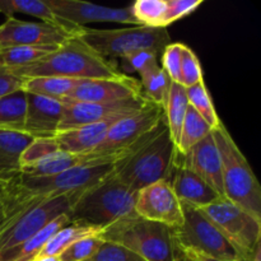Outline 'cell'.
I'll return each instance as SVG.
<instances>
[{"instance_id": "obj_11", "label": "cell", "mask_w": 261, "mask_h": 261, "mask_svg": "<svg viewBox=\"0 0 261 261\" xmlns=\"http://www.w3.org/2000/svg\"><path fill=\"white\" fill-rule=\"evenodd\" d=\"M83 28L61 27L10 17L0 25V50L15 46H60L71 38L81 37Z\"/></svg>"}, {"instance_id": "obj_4", "label": "cell", "mask_w": 261, "mask_h": 261, "mask_svg": "<svg viewBox=\"0 0 261 261\" xmlns=\"http://www.w3.org/2000/svg\"><path fill=\"white\" fill-rule=\"evenodd\" d=\"M137 193L125 186L114 171L79 194L68 213L69 222L105 229L134 213Z\"/></svg>"}, {"instance_id": "obj_39", "label": "cell", "mask_w": 261, "mask_h": 261, "mask_svg": "<svg viewBox=\"0 0 261 261\" xmlns=\"http://www.w3.org/2000/svg\"><path fill=\"white\" fill-rule=\"evenodd\" d=\"M121 60L122 66L126 71H129V73H132V71L142 73L143 70L158 63V54L149 50L137 51V53L125 56Z\"/></svg>"}, {"instance_id": "obj_22", "label": "cell", "mask_w": 261, "mask_h": 261, "mask_svg": "<svg viewBox=\"0 0 261 261\" xmlns=\"http://www.w3.org/2000/svg\"><path fill=\"white\" fill-rule=\"evenodd\" d=\"M33 139L23 130L0 129V180L9 182L20 175V157Z\"/></svg>"}, {"instance_id": "obj_35", "label": "cell", "mask_w": 261, "mask_h": 261, "mask_svg": "<svg viewBox=\"0 0 261 261\" xmlns=\"http://www.w3.org/2000/svg\"><path fill=\"white\" fill-rule=\"evenodd\" d=\"M203 69L200 61L189 46H184L181 60V86L185 88L193 87L203 82Z\"/></svg>"}, {"instance_id": "obj_45", "label": "cell", "mask_w": 261, "mask_h": 261, "mask_svg": "<svg viewBox=\"0 0 261 261\" xmlns=\"http://www.w3.org/2000/svg\"><path fill=\"white\" fill-rule=\"evenodd\" d=\"M2 68H5L4 66V64H3V60H2V56H0V69Z\"/></svg>"}, {"instance_id": "obj_15", "label": "cell", "mask_w": 261, "mask_h": 261, "mask_svg": "<svg viewBox=\"0 0 261 261\" xmlns=\"http://www.w3.org/2000/svg\"><path fill=\"white\" fill-rule=\"evenodd\" d=\"M149 99L144 96L137 98L125 99V101L110 102V103H82V102H66L63 103L60 124L58 133L78 129L81 126L94 124L109 117L117 115L135 114L145 106Z\"/></svg>"}, {"instance_id": "obj_21", "label": "cell", "mask_w": 261, "mask_h": 261, "mask_svg": "<svg viewBox=\"0 0 261 261\" xmlns=\"http://www.w3.org/2000/svg\"><path fill=\"white\" fill-rule=\"evenodd\" d=\"M122 117L126 116L117 115V116L109 117L94 124L81 126L78 129L58 133L54 138H55L59 150L68 153L91 152L97 145L101 144L115 122H117Z\"/></svg>"}, {"instance_id": "obj_13", "label": "cell", "mask_w": 261, "mask_h": 261, "mask_svg": "<svg viewBox=\"0 0 261 261\" xmlns=\"http://www.w3.org/2000/svg\"><path fill=\"white\" fill-rule=\"evenodd\" d=\"M134 213L140 218L176 229L182 224V204L168 181H158L138 191Z\"/></svg>"}, {"instance_id": "obj_3", "label": "cell", "mask_w": 261, "mask_h": 261, "mask_svg": "<svg viewBox=\"0 0 261 261\" xmlns=\"http://www.w3.org/2000/svg\"><path fill=\"white\" fill-rule=\"evenodd\" d=\"M9 70L20 78L61 76L79 81L119 78L124 74L114 61L97 54L81 37L66 41L37 63Z\"/></svg>"}, {"instance_id": "obj_26", "label": "cell", "mask_w": 261, "mask_h": 261, "mask_svg": "<svg viewBox=\"0 0 261 261\" xmlns=\"http://www.w3.org/2000/svg\"><path fill=\"white\" fill-rule=\"evenodd\" d=\"M188 107L189 101L185 87L177 83L171 84L170 93H168L167 102L163 107V112H165V121L167 124L168 132H170L175 145H177L178 139H180L181 129H182Z\"/></svg>"}, {"instance_id": "obj_44", "label": "cell", "mask_w": 261, "mask_h": 261, "mask_svg": "<svg viewBox=\"0 0 261 261\" xmlns=\"http://www.w3.org/2000/svg\"><path fill=\"white\" fill-rule=\"evenodd\" d=\"M30 261H59L58 256H38V257H33Z\"/></svg>"}, {"instance_id": "obj_29", "label": "cell", "mask_w": 261, "mask_h": 261, "mask_svg": "<svg viewBox=\"0 0 261 261\" xmlns=\"http://www.w3.org/2000/svg\"><path fill=\"white\" fill-rule=\"evenodd\" d=\"M59 46H15L0 50L3 64L8 69L22 68L37 63Z\"/></svg>"}, {"instance_id": "obj_12", "label": "cell", "mask_w": 261, "mask_h": 261, "mask_svg": "<svg viewBox=\"0 0 261 261\" xmlns=\"http://www.w3.org/2000/svg\"><path fill=\"white\" fill-rule=\"evenodd\" d=\"M163 117L165 112L162 107L148 101L142 110L115 122L101 144L88 153L103 157L120 154L155 126Z\"/></svg>"}, {"instance_id": "obj_32", "label": "cell", "mask_w": 261, "mask_h": 261, "mask_svg": "<svg viewBox=\"0 0 261 261\" xmlns=\"http://www.w3.org/2000/svg\"><path fill=\"white\" fill-rule=\"evenodd\" d=\"M130 9L139 25L165 28L166 0H137Z\"/></svg>"}, {"instance_id": "obj_36", "label": "cell", "mask_w": 261, "mask_h": 261, "mask_svg": "<svg viewBox=\"0 0 261 261\" xmlns=\"http://www.w3.org/2000/svg\"><path fill=\"white\" fill-rule=\"evenodd\" d=\"M184 43H170L162 51V66L172 83H181V60H182Z\"/></svg>"}, {"instance_id": "obj_31", "label": "cell", "mask_w": 261, "mask_h": 261, "mask_svg": "<svg viewBox=\"0 0 261 261\" xmlns=\"http://www.w3.org/2000/svg\"><path fill=\"white\" fill-rule=\"evenodd\" d=\"M186 96H188L189 105L208 122L212 130L217 129L222 124L204 81L186 88Z\"/></svg>"}, {"instance_id": "obj_18", "label": "cell", "mask_w": 261, "mask_h": 261, "mask_svg": "<svg viewBox=\"0 0 261 261\" xmlns=\"http://www.w3.org/2000/svg\"><path fill=\"white\" fill-rule=\"evenodd\" d=\"M180 157L189 170L205 181L221 198H224L221 155L213 133L194 145L185 155L180 154Z\"/></svg>"}, {"instance_id": "obj_1", "label": "cell", "mask_w": 261, "mask_h": 261, "mask_svg": "<svg viewBox=\"0 0 261 261\" xmlns=\"http://www.w3.org/2000/svg\"><path fill=\"white\" fill-rule=\"evenodd\" d=\"M177 154L163 117L120 154L114 162V173L125 186L138 194L152 184L168 181Z\"/></svg>"}, {"instance_id": "obj_25", "label": "cell", "mask_w": 261, "mask_h": 261, "mask_svg": "<svg viewBox=\"0 0 261 261\" xmlns=\"http://www.w3.org/2000/svg\"><path fill=\"white\" fill-rule=\"evenodd\" d=\"M102 232H103V229L98 228V227L69 223L68 226L61 228L58 233L54 234L35 257L59 256L66 247H69L71 244L78 241V240L84 239V237L101 236Z\"/></svg>"}, {"instance_id": "obj_40", "label": "cell", "mask_w": 261, "mask_h": 261, "mask_svg": "<svg viewBox=\"0 0 261 261\" xmlns=\"http://www.w3.org/2000/svg\"><path fill=\"white\" fill-rule=\"evenodd\" d=\"M22 84L23 78L18 76L8 68L0 69V98L22 91Z\"/></svg>"}, {"instance_id": "obj_30", "label": "cell", "mask_w": 261, "mask_h": 261, "mask_svg": "<svg viewBox=\"0 0 261 261\" xmlns=\"http://www.w3.org/2000/svg\"><path fill=\"white\" fill-rule=\"evenodd\" d=\"M25 115V93H15L0 98V129L23 130Z\"/></svg>"}, {"instance_id": "obj_34", "label": "cell", "mask_w": 261, "mask_h": 261, "mask_svg": "<svg viewBox=\"0 0 261 261\" xmlns=\"http://www.w3.org/2000/svg\"><path fill=\"white\" fill-rule=\"evenodd\" d=\"M101 236L84 237L66 247L60 255L59 261H86L93 256L103 244Z\"/></svg>"}, {"instance_id": "obj_43", "label": "cell", "mask_w": 261, "mask_h": 261, "mask_svg": "<svg viewBox=\"0 0 261 261\" xmlns=\"http://www.w3.org/2000/svg\"><path fill=\"white\" fill-rule=\"evenodd\" d=\"M249 261H261V242L260 244H257V246L255 247L254 254H252L251 259Z\"/></svg>"}, {"instance_id": "obj_14", "label": "cell", "mask_w": 261, "mask_h": 261, "mask_svg": "<svg viewBox=\"0 0 261 261\" xmlns=\"http://www.w3.org/2000/svg\"><path fill=\"white\" fill-rule=\"evenodd\" d=\"M56 17L66 24L86 27L88 23H121L139 25L130 7L111 8L81 0H46Z\"/></svg>"}, {"instance_id": "obj_2", "label": "cell", "mask_w": 261, "mask_h": 261, "mask_svg": "<svg viewBox=\"0 0 261 261\" xmlns=\"http://www.w3.org/2000/svg\"><path fill=\"white\" fill-rule=\"evenodd\" d=\"M114 171V163L86 166L46 177L18 175L8 185L5 219L48 199L78 193L99 182ZM3 221V222H4Z\"/></svg>"}, {"instance_id": "obj_6", "label": "cell", "mask_w": 261, "mask_h": 261, "mask_svg": "<svg viewBox=\"0 0 261 261\" xmlns=\"http://www.w3.org/2000/svg\"><path fill=\"white\" fill-rule=\"evenodd\" d=\"M212 133L221 155L224 198L261 221V186L251 166L223 122Z\"/></svg>"}, {"instance_id": "obj_20", "label": "cell", "mask_w": 261, "mask_h": 261, "mask_svg": "<svg viewBox=\"0 0 261 261\" xmlns=\"http://www.w3.org/2000/svg\"><path fill=\"white\" fill-rule=\"evenodd\" d=\"M120 154L103 157V155H96L92 153H68L59 150L36 165L23 167L20 173L24 176H31V177H46V176L66 172L73 168L114 163L120 157Z\"/></svg>"}, {"instance_id": "obj_19", "label": "cell", "mask_w": 261, "mask_h": 261, "mask_svg": "<svg viewBox=\"0 0 261 261\" xmlns=\"http://www.w3.org/2000/svg\"><path fill=\"white\" fill-rule=\"evenodd\" d=\"M168 184L181 204L196 209L204 208L221 198L205 181L186 167L180 154L176 158Z\"/></svg>"}, {"instance_id": "obj_10", "label": "cell", "mask_w": 261, "mask_h": 261, "mask_svg": "<svg viewBox=\"0 0 261 261\" xmlns=\"http://www.w3.org/2000/svg\"><path fill=\"white\" fill-rule=\"evenodd\" d=\"M184 222L173 229L180 251H193L224 261H240L236 250L196 208L182 204Z\"/></svg>"}, {"instance_id": "obj_41", "label": "cell", "mask_w": 261, "mask_h": 261, "mask_svg": "<svg viewBox=\"0 0 261 261\" xmlns=\"http://www.w3.org/2000/svg\"><path fill=\"white\" fill-rule=\"evenodd\" d=\"M8 201V185L7 182L0 180V224L5 218V209Z\"/></svg>"}, {"instance_id": "obj_24", "label": "cell", "mask_w": 261, "mask_h": 261, "mask_svg": "<svg viewBox=\"0 0 261 261\" xmlns=\"http://www.w3.org/2000/svg\"><path fill=\"white\" fill-rule=\"evenodd\" d=\"M0 13H3L7 18L19 13V14L38 18L43 23H48V24L76 27V25L66 24L65 22L59 19L46 0H0Z\"/></svg>"}, {"instance_id": "obj_27", "label": "cell", "mask_w": 261, "mask_h": 261, "mask_svg": "<svg viewBox=\"0 0 261 261\" xmlns=\"http://www.w3.org/2000/svg\"><path fill=\"white\" fill-rule=\"evenodd\" d=\"M139 76L143 96L163 109L167 102L171 84H172L165 70L157 63L139 73Z\"/></svg>"}, {"instance_id": "obj_23", "label": "cell", "mask_w": 261, "mask_h": 261, "mask_svg": "<svg viewBox=\"0 0 261 261\" xmlns=\"http://www.w3.org/2000/svg\"><path fill=\"white\" fill-rule=\"evenodd\" d=\"M79 79L61 78V76H33L23 78L22 91L25 93L37 94L51 99L65 98L79 84Z\"/></svg>"}, {"instance_id": "obj_28", "label": "cell", "mask_w": 261, "mask_h": 261, "mask_svg": "<svg viewBox=\"0 0 261 261\" xmlns=\"http://www.w3.org/2000/svg\"><path fill=\"white\" fill-rule=\"evenodd\" d=\"M212 132L213 130L209 126L208 122L189 105L182 129H181L180 139L176 145L177 153L181 155H185L194 145L201 142L205 137H208Z\"/></svg>"}, {"instance_id": "obj_33", "label": "cell", "mask_w": 261, "mask_h": 261, "mask_svg": "<svg viewBox=\"0 0 261 261\" xmlns=\"http://www.w3.org/2000/svg\"><path fill=\"white\" fill-rule=\"evenodd\" d=\"M56 152H59V147L56 144L55 138H35L23 152L20 157V165H22V168L30 167Z\"/></svg>"}, {"instance_id": "obj_17", "label": "cell", "mask_w": 261, "mask_h": 261, "mask_svg": "<svg viewBox=\"0 0 261 261\" xmlns=\"http://www.w3.org/2000/svg\"><path fill=\"white\" fill-rule=\"evenodd\" d=\"M61 114L63 103L58 99L25 93L23 132L33 138H54L58 134Z\"/></svg>"}, {"instance_id": "obj_7", "label": "cell", "mask_w": 261, "mask_h": 261, "mask_svg": "<svg viewBox=\"0 0 261 261\" xmlns=\"http://www.w3.org/2000/svg\"><path fill=\"white\" fill-rule=\"evenodd\" d=\"M81 38L105 59H122L143 50L160 51L171 43L167 28H152L147 25H129L117 30L83 28Z\"/></svg>"}, {"instance_id": "obj_9", "label": "cell", "mask_w": 261, "mask_h": 261, "mask_svg": "<svg viewBox=\"0 0 261 261\" xmlns=\"http://www.w3.org/2000/svg\"><path fill=\"white\" fill-rule=\"evenodd\" d=\"M82 191L48 199L5 219L0 224V254L19 246L55 218L68 214Z\"/></svg>"}, {"instance_id": "obj_5", "label": "cell", "mask_w": 261, "mask_h": 261, "mask_svg": "<svg viewBox=\"0 0 261 261\" xmlns=\"http://www.w3.org/2000/svg\"><path fill=\"white\" fill-rule=\"evenodd\" d=\"M101 239L125 247L144 261H178L182 257L172 228L137 214L124 217L106 227Z\"/></svg>"}, {"instance_id": "obj_16", "label": "cell", "mask_w": 261, "mask_h": 261, "mask_svg": "<svg viewBox=\"0 0 261 261\" xmlns=\"http://www.w3.org/2000/svg\"><path fill=\"white\" fill-rule=\"evenodd\" d=\"M142 86L139 79L122 74L119 78L87 79L68 94L61 103L82 102V103H110L125 99L142 97Z\"/></svg>"}, {"instance_id": "obj_37", "label": "cell", "mask_w": 261, "mask_h": 261, "mask_svg": "<svg viewBox=\"0 0 261 261\" xmlns=\"http://www.w3.org/2000/svg\"><path fill=\"white\" fill-rule=\"evenodd\" d=\"M201 4L203 0H166V15L163 23L165 28L190 15Z\"/></svg>"}, {"instance_id": "obj_42", "label": "cell", "mask_w": 261, "mask_h": 261, "mask_svg": "<svg viewBox=\"0 0 261 261\" xmlns=\"http://www.w3.org/2000/svg\"><path fill=\"white\" fill-rule=\"evenodd\" d=\"M182 256L185 257L186 261H224V260H218V259H213V257L209 256H204V255L198 254V252H193V251H181Z\"/></svg>"}, {"instance_id": "obj_38", "label": "cell", "mask_w": 261, "mask_h": 261, "mask_svg": "<svg viewBox=\"0 0 261 261\" xmlns=\"http://www.w3.org/2000/svg\"><path fill=\"white\" fill-rule=\"evenodd\" d=\"M86 261H144L134 252L120 245L105 241L98 251Z\"/></svg>"}, {"instance_id": "obj_8", "label": "cell", "mask_w": 261, "mask_h": 261, "mask_svg": "<svg viewBox=\"0 0 261 261\" xmlns=\"http://www.w3.org/2000/svg\"><path fill=\"white\" fill-rule=\"evenodd\" d=\"M198 211L236 250L240 261L251 259L255 247L261 242V221L226 198H219Z\"/></svg>"}]
</instances>
